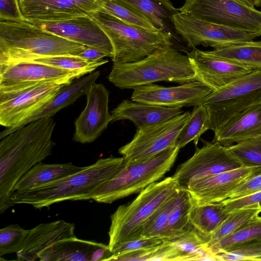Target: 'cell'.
Listing matches in <instances>:
<instances>
[{"label":"cell","instance_id":"cell-1","mask_svg":"<svg viewBox=\"0 0 261 261\" xmlns=\"http://www.w3.org/2000/svg\"><path fill=\"white\" fill-rule=\"evenodd\" d=\"M53 117L33 121L1 139L0 213L13 206L11 197L20 178L36 164L49 156L56 143Z\"/></svg>","mask_w":261,"mask_h":261},{"label":"cell","instance_id":"cell-2","mask_svg":"<svg viewBox=\"0 0 261 261\" xmlns=\"http://www.w3.org/2000/svg\"><path fill=\"white\" fill-rule=\"evenodd\" d=\"M124 165L123 156L100 158L82 170L58 180L14 191L11 202L13 205L25 204L41 209L65 201L92 199L95 190L113 177Z\"/></svg>","mask_w":261,"mask_h":261},{"label":"cell","instance_id":"cell-3","mask_svg":"<svg viewBox=\"0 0 261 261\" xmlns=\"http://www.w3.org/2000/svg\"><path fill=\"white\" fill-rule=\"evenodd\" d=\"M196 76L195 67L189 56L170 43L141 60L113 63L108 80L120 89H133L163 81L182 84L195 81Z\"/></svg>","mask_w":261,"mask_h":261},{"label":"cell","instance_id":"cell-4","mask_svg":"<svg viewBox=\"0 0 261 261\" xmlns=\"http://www.w3.org/2000/svg\"><path fill=\"white\" fill-rule=\"evenodd\" d=\"M28 21H0V64L61 55L78 56L87 47Z\"/></svg>","mask_w":261,"mask_h":261},{"label":"cell","instance_id":"cell-5","mask_svg":"<svg viewBox=\"0 0 261 261\" xmlns=\"http://www.w3.org/2000/svg\"><path fill=\"white\" fill-rule=\"evenodd\" d=\"M178 188L172 176L167 177L147 186L129 204L118 206L110 217V251L121 243L142 238L147 220Z\"/></svg>","mask_w":261,"mask_h":261},{"label":"cell","instance_id":"cell-6","mask_svg":"<svg viewBox=\"0 0 261 261\" xmlns=\"http://www.w3.org/2000/svg\"><path fill=\"white\" fill-rule=\"evenodd\" d=\"M110 39L113 49V63L141 60L160 47L172 43L170 32L153 31L131 25L98 9L89 15Z\"/></svg>","mask_w":261,"mask_h":261},{"label":"cell","instance_id":"cell-7","mask_svg":"<svg viewBox=\"0 0 261 261\" xmlns=\"http://www.w3.org/2000/svg\"><path fill=\"white\" fill-rule=\"evenodd\" d=\"M179 150L178 146L170 147L146 160L125 164L113 177L95 190L92 199L99 203H111L139 193L170 170Z\"/></svg>","mask_w":261,"mask_h":261},{"label":"cell","instance_id":"cell-8","mask_svg":"<svg viewBox=\"0 0 261 261\" xmlns=\"http://www.w3.org/2000/svg\"><path fill=\"white\" fill-rule=\"evenodd\" d=\"M210 129L215 132L232 118L261 104V70H253L214 90L204 100Z\"/></svg>","mask_w":261,"mask_h":261},{"label":"cell","instance_id":"cell-9","mask_svg":"<svg viewBox=\"0 0 261 261\" xmlns=\"http://www.w3.org/2000/svg\"><path fill=\"white\" fill-rule=\"evenodd\" d=\"M63 85L41 82L0 89V139L11 133L46 105Z\"/></svg>","mask_w":261,"mask_h":261},{"label":"cell","instance_id":"cell-10","mask_svg":"<svg viewBox=\"0 0 261 261\" xmlns=\"http://www.w3.org/2000/svg\"><path fill=\"white\" fill-rule=\"evenodd\" d=\"M179 12L261 36V11L241 0H185Z\"/></svg>","mask_w":261,"mask_h":261},{"label":"cell","instance_id":"cell-11","mask_svg":"<svg viewBox=\"0 0 261 261\" xmlns=\"http://www.w3.org/2000/svg\"><path fill=\"white\" fill-rule=\"evenodd\" d=\"M191 112H184L162 122L137 129L133 139L118 152L125 165L149 159L161 152L177 146L180 133Z\"/></svg>","mask_w":261,"mask_h":261},{"label":"cell","instance_id":"cell-12","mask_svg":"<svg viewBox=\"0 0 261 261\" xmlns=\"http://www.w3.org/2000/svg\"><path fill=\"white\" fill-rule=\"evenodd\" d=\"M173 25L189 48L199 45L214 49L253 41V33L198 19L179 12L172 19Z\"/></svg>","mask_w":261,"mask_h":261},{"label":"cell","instance_id":"cell-13","mask_svg":"<svg viewBox=\"0 0 261 261\" xmlns=\"http://www.w3.org/2000/svg\"><path fill=\"white\" fill-rule=\"evenodd\" d=\"M202 142L203 146L197 147L194 154L180 164L172 175L180 188L185 189L194 181L244 166L227 147L217 142Z\"/></svg>","mask_w":261,"mask_h":261},{"label":"cell","instance_id":"cell-14","mask_svg":"<svg viewBox=\"0 0 261 261\" xmlns=\"http://www.w3.org/2000/svg\"><path fill=\"white\" fill-rule=\"evenodd\" d=\"M213 91L196 80L172 87L151 84L134 88L131 99L135 102L181 109L203 103Z\"/></svg>","mask_w":261,"mask_h":261},{"label":"cell","instance_id":"cell-15","mask_svg":"<svg viewBox=\"0 0 261 261\" xmlns=\"http://www.w3.org/2000/svg\"><path fill=\"white\" fill-rule=\"evenodd\" d=\"M87 74L35 62L0 64V88L41 82L65 85Z\"/></svg>","mask_w":261,"mask_h":261},{"label":"cell","instance_id":"cell-16","mask_svg":"<svg viewBox=\"0 0 261 261\" xmlns=\"http://www.w3.org/2000/svg\"><path fill=\"white\" fill-rule=\"evenodd\" d=\"M261 173V166H242L190 182L186 188L195 205L224 200L236 187Z\"/></svg>","mask_w":261,"mask_h":261},{"label":"cell","instance_id":"cell-17","mask_svg":"<svg viewBox=\"0 0 261 261\" xmlns=\"http://www.w3.org/2000/svg\"><path fill=\"white\" fill-rule=\"evenodd\" d=\"M110 92L101 84L94 83L86 94V107L74 121L73 140L82 144L93 142L112 122L109 111Z\"/></svg>","mask_w":261,"mask_h":261},{"label":"cell","instance_id":"cell-18","mask_svg":"<svg viewBox=\"0 0 261 261\" xmlns=\"http://www.w3.org/2000/svg\"><path fill=\"white\" fill-rule=\"evenodd\" d=\"M44 30L87 47L103 51L112 57L113 49L107 35L89 15L57 21H30Z\"/></svg>","mask_w":261,"mask_h":261},{"label":"cell","instance_id":"cell-19","mask_svg":"<svg viewBox=\"0 0 261 261\" xmlns=\"http://www.w3.org/2000/svg\"><path fill=\"white\" fill-rule=\"evenodd\" d=\"M27 21H57L89 15L99 9L98 0H18Z\"/></svg>","mask_w":261,"mask_h":261},{"label":"cell","instance_id":"cell-20","mask_svg":"<svg viewBox=\"0 0 261 261\" xmlns=\"http://www.w3.org/2000/svg\"><path fill=\"white\" fill-rule=\"evenodd\" d=\"M196 70L195 80L214 90L219 89L253 70L235 62L193 48L188 53Z\"/></svg>","mask_w":261,"mask_h":261},{"label":"cell","instance_id":"cell-21","mask_svg":"<svg viewBox=\"0 0 261 261\" xmlns=\"http://www.w3.org/2000/svg\"><path fill=\"white\" fill-rule=\"evenodd\" d=\"M74 224L64 220L41 223L30 229L19 249L17 260L34 261L38 256L57 242L75 237Z\"/></svg>","mask_w":261,"mask_h":261},{"label":"cell","instance_id":"cell-22","mask_svg":"<svg viewBox=\"0 0 261 261\" xmlns=\"http://www.w3.org/2000/svg\"><path fill=\"white\" fill-rule=\"evenodd\" d=\"M184 112L181 109L161 107L125 99L111 112V122L128 120L133 122L137 129H139L164 122Z\"/></svg>","mask_w":261,"mask_h":261},{"label":"cell","instance_id":"cell-23","mask_svg":"<svg viewBox=\"0 0 261 261\" xmlns=\"http://www.w3.org/2000/svg\"><path fill=\"white\" fill-rule=\"evenodd\" d=\"M214 134L212 141L226 147L261 136V104L232 118Z\"/></svg>","mask_w":261,"mask_h":261},{"label":"cell","instance_id":"cell-24","mask_svg":"<svg viewBox=\"0 0 261 261\" xmlns=\"http://www.w3.org/2000/svg\"><path fill=\"white\" fill-rule=\"evenodd\" d=\"M100 75L99 70H95L74 79L68 84L63 85L57 95L46 105L15 130L38 119L53 117L63 108L72 104L79 98L86 95L91 86L96 82Z\"/></svg>","mask_w":261,"mask_h":261},{"label":"cell","instance_id":"cell-25","mask_svg":"<svg viewBox=\"0 0 261 261\" xmlns=\"http://www.w3.org/2000/svg\"><path fill=\"white\" fill-rule=\"evenodd\" d=\"M104 244L74 237L60 241L41 253L40 260L92 261L96 250Z\"/></svg>","mask_w":261,"mask_h":261},{"label":"cell","instance_id":"cell-26","mask_svg":"<svg viewBox=\"0 0 261 261\" xmlns=\"http://www.w3.org/2000/svg\"><path fill=\"white\" fill-rule=\"evenodd\" d=\"M149 19L159 30L170 32L169 23L179 12L170 0H111Z\"/></svg>","mask_w":261,"mask_h":261},{"label":"cell","instance_id":"cell-27","mask_svg":"<svg viewBox=\"0 0 261 261\" xmlns=\"http://www.w3.org/2000/svg\"><path fill=\"white\" fill-rule=\"evenodd\" d=\"M71 162L46 164L42 162L35 165L15 184L13 192L46 184L60 179L84 168Z\"/></svg>","mask_w":261,"mask_h":261},{"label":"cell","instance_id":"cell-28","mask_svg":"<svg viewBox=\"0 0 261 261\" xmlns=\"http://www.w3.org/2000/svg\"><path fill=\"white\" fill-rule=\"evenodd\" d=\"M173 196L163 239L175 237L193 227L190 223V213L193 203L189 193L179 187L173 192Z\"/></svg>","mask_w":261,"mask_h":261},{"label":"cell","instance_id":"cell-29","mask_svg":"<svg viewBox=\"0 0 261 261\" xmlns=\"http://www.w3.org/2000/svg\"><path fill=\"white\" fill-rule=\"evenodd\" d=\"M221 202L204 205H193L190 213V223L199 233L208 239L211 234L227 218Z\"/></svg>","mask_w":261,"mask_h":261},{"label":"cell","instance_id":"cell-30","mask_svg":"<svg viewBox=\"0 0 261 261\" xmlns=\"http://www.w3.org/2000/svg\"><path fill=\"white\" fill-rule=\"evenodd\" d=\"M208 52L238 63L251 70H261V41L233 44Z\"/></svg>","mask_w":261,"mask_h":261},{"label":"cell","instance_id":"cell-31","mask_svg":"<svg viewBox=\"0 0 261 261\" xmlns=\"http://www.w3.org/2000/svg\"><path fill=\"white\" fill-rule=\"evenodd\" d=\"M208 129L210 119L206 107L203 103L194 106L179 135L178 147L181 149L192 141L196 147L201 136Z\"/></svg>","mask_w":261,"mask_h":261},{"label":"cell","instance_id":"cell-32","mask_svg":"<svg viewBox=\"0 0 261 261\" xmlns=\"http://www.w3.org/2000/svg\"><path fill=\"white\" fill-rule=\"evenodd\" d=\"M261 208L257 206L243 207L231 212L230 215L211 234L206 244L210 248L220 240L238 229L248 221L258 216Z\"/></svg>","mask_w":261,"mask_h":261},{"label":"cell","instance_id":"cell-33","mask_svg":"<svg viewBox=\"0 0 261 261\" xmlns=\"http://www.w3.org/2000/svg\"><path fill=\"white\" fill-rule=\"evenodd\" d=\"M259 239H261V217L258 215L220 240L210 250L215 254L216 252L232 245Z\"/></svg>","mask_w":261,"mask_h":261},{"label":"cell","instance_id":"cell-34","mask_svg":"<svg viewBox=\"0 0 261 261\" xmlns=\"http://www.w3.org/2000/svg\"><path fill=\"white\" fill-rule=\"evenodd\" d=\"M27 62H35L63 69L81 71L89 73L107 63L109 61L102 59L97 62H90L79 56L61 55L40 57Z\"/></svg>","mask_w":261,"mask_h":261},{"label":"cell","instance_id":"cell-35","mask_svg":"<svg viewBox=\"0 0 261 261\" xmlns=\"http://www.w3.org/2000/svg\"><path fill=\"white\" fill-rule=\"evenodd\" d=\"M215 255L218 260L261 261V239L232 245Z\"/></svg>","mask_w":261,"mask_h":261},{"label":"cell","instance_id":"cell-36","mask_svg":"<svg viewBox=\"0 0 261 261\" xmlns=\"http://www.w3.org/2000/svg\"><path fill=\"white\" fill-rule=\"evenodd\" d=\"M98 4L99 9L124 22L150 31H159L146 17L111 0H98Z\"/></svg>","mask_w":261,"mask_h":261},{"label":"cell","instance_id":"cell-37","mask_svg":"<svg viewBox=\"0 0 261 261\" xmlns=\"http://www.w3.org/2000/svg\"><path fill=\"white\" fill-rule=\"evenodd\" d=\"M227 147L244 166H261V136L243 140Z\"/></svg>","mask_w":261,"mask_h":261},{"label":"cell","instance_id":"cell-38","mask_svg":"<svg viewBox=\"0 0 261 261\" xmlns=\"http://www.w3.org/2000/svg\"><path fill=\"white\" fill-rule=\"evenodd\" d=\"M29 230L18 224H11L0 230V256L16 253L19 249Z\"/></svg>","mask_w":261,"mask_h":261},{"label":"cell","instance_id":"cell-39","mask_svg":"<svg viewBox=\"0 0 261 261\" xmlns=\"http://www.w3.org/2000/svg\"><path fill=\"white\" fill-rule=\"evenodd\" d=\"M163 242L162 238L150 237L124 242L114 249L112 255L117 256L130 252L153 248L162 244Z\"/></svg>","mask_w":261,"mask_h":261},{"label":"cell","instance_id":"cell-40","mask_svg":"<svg viewBox=\"0 0 261 261\" xmlns=\"http://www.w3.org/2000/svg\"><path fill=\"white\" fill-rule=\"evenodd\" d=\"M221 202L227 213L248 206H257L261 208V191L236 199H225Z\"/></svg>","mask_w":261,"mask_h":261},{"label":"cell","instance_id":"cell-41","mask_svg":"<svg viewBox=\"0 0 261 261\" xmlns=\"http://www.w3.org/2000/svg\"><path fill=\"white\" fill-rule=\"evenodd\" d=\"M1 21H27L22 14L18 0H0Z\"/></svg>","mask_w":261,"mask_h":261},{"label":"cell","instance_id":"cell-42","mask_svg":"<svg viewBox=\"0 0 261 261\" xmlns=\"http://www.w3.org/2000/svg\"><path fill=\"white\" fill-rule=\"evenodd\" d=\"M260 191H261V173L252 177L236 187L227 195L225 199H236Z\"/></svg>","mask_w":261,"mask_h":261},{"label":"cell","instance_id":"cell-43","mask_svg":"<svg viewBox=\"0 0 261 261\" xmlns=\"http://www.w3.org/2000/svg\"><path fill=\"white\" fill-rule=\"evenodd\" d=\"M79 57L90 62H97L105 57H109L106 53L94 48L87 47Z\"/></svg>","mask_w":261,"mask_h":261},{"label":"cell","instance_id":"cell-44","mask_svg":"<svg viewBox=\"0 0 261 261\" xmlns=\"http://www.w3.org/2000/svg\"><path fill=\"white\" fill-rule=\"evenodd\" d=\"M252 7L261 8V0H241Z\"/></svg>","mask_w":261,"mask_h":261}]
</instances>
